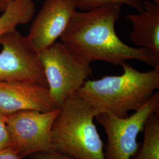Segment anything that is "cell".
I'll return each instance as SVG.
<instances>
[{
	"instance_id": "6da1fadb",
	"label": "cell",
	"mask_w": 159,
	"mask_h": 159,
	"mask_svg": "<svg viewBox=\"0 0 159 159\" xmlns=\"http://www.w3.org/2000/svg\"><path fill=\"white\" fill-rule=\"evenodd\" d=\"M121 7L75 12L60 39L90 64L102 61L121 66L127 60H137L159 70V60L151 51L129 46L116 34L115 24L120 17Z\"/></svg>"
},
{
	"instance_id": "7a4b0ae2",
	"label": "cell",
	"mask_w": 159,
	"mask_h": 159,
	"mask_svg": "<svg viewBox=\"0 0 159 159\" xmlns=\"http://www.w3.org/2000/svg\"><path fill=\"white\" fill-rule=\"evenodd\" d=\"M120 75L87 80L76 94L101 113L126 117L148 102L159 89V70L140 71L125 63Z\"/></svg>"
},
{
	"instance_id": "3957f363",
	"label": "cell",
	"mask_w": 159,
	"mask_h": 159,
	"mask_svg": "<svg viewBox=\"0 0 159 159\" xmlns=\"http://www.w3.org/2000/svg\"><path fill=\"white\" fill-rule=\"evenodd\" d=\"M101 112L76 93L60 107L51 130V150L75 159H105L94 120Z\"/></svg>"
},
{
	"instance_id": "277c9868",
	"label": "cell",
	"mask_w": 159,
	"mask_h": 159,
	"mask_svg": "<svg viewBox=\"0 0 159 159\" xmlns=\"http://www.w3.org/2000/svg\"><path fill=\"white\" fill-rule=\"evenodd\" d=\"M39 57L50 96L59 108L92 74L91 64L61 41L40 51Z\"/></svg>"
},
{
	"instance_id": "5b68a950",
	"label": "cell",
	"mask_w": 159,
	"mask_h": 159,
	"mask_svg": "<svg viewBox=\"0 0 159 159\" xmlns=\"http://www.w3.org/2000/svg\"><path fill=\"white\" fill-rule=\"evenodd\" d=\"M159 92L156 91L141 107L126 117H118L108 113L99 114L95 118L106 134L107 140L105 159H132L140 148L137 139L148 119L159 114Z\"/></svg>"
},
{
	"instance_id": "8992f818",
	"label": "cell",
	"mask_w": 159,
	"mask_h": 159,
	"mask_svg": "<svg viewBox=\"0 0 159 159\" xmlns=\"http://www.w3.org/2000/svg\"><path fill=\"white\" fill-rule=\"evenodd\" d=\"M60 111L25 110L4 116L10 147L22 158L50 150L51 130Z\"/></svg>"
},
{
	"instance_id": "52a82bcc",
	"label": "cell",
	"mask_w": 159,
	"mask_h": 159,
	"mask_svg": "<svg viewBox=\"0 0 159 159\" xmlns=\"http://www.w3.org/2000/svg\"><path fill=\"white\" fill-rule=\"evenodd\" d=\"M0 81H21L48 87L39 52L16 29L0 38Z\"/></svg>"
},
{
	"instance_id": "ba28073f",
	"label": "cell",
	"mask_w": 159,
	"mask_h": 159,
	"mask_svg": "<svg viewBox=\"0 0 159 159\" xmlns=\"http://www.w3.org/2000/svg\"><path fill=\"white\" fill-rule=\"evenodd\" d=\"M71 0H46L34 18L27 36L39 51L60 39L77 11Z\"/></svg>"
},
{
	"instance_id": "9c48e42d",
	"label": "cell",
	"mask_w": 159,
	"mask_h": 159,
	"mask_svg": "<svg viewBox=\"0 0 159 159\" xmlns=\"http://www.w3.org/2000/svg\"><path fill=\"white\" fill-rule=\"evenodd\" d=\"M58 108L47 87L26 82L0 81V114L2 116L25 110L46 112Z\"/></svg>"
},
{
	"instance_id": "30bf717a",
	"label": "cell",
	"mask_w": 159,
	"mask_h": 159,
	"mask_svg": "<svg viewBox=\"0 0 159 159\" xmlns=\"http://www.w3.org/2000/svg\"><path fill=\"white\" fill-rule=\"evenodd\" d=\"M125 18L131 23L132 42L149 50L159 60V4L145 0L142 11L127 14Z\"/></svg>"
},
{
	"instance_id": "8fae6325",
	"label": "cell",
	"mask_w": 159,
	"mask_h": 159,
	"mask_svg": "<svg viewBox=\"0 0 159 159\" xmlns=\"http://www.w3.org/2000/svg\"><path fill=\"white\" fill-rule=\"evenodd\" d=\"M35 12L34 0H12L0 16V38L19 25L29 23Z\"/></svg>"
},
{
	"instance_id": "7c38bea8",
	"label": "cell",
	"mask_w": 159,
	"mask_h": 159,
	"mask_svg": "<svg viewBox=\"0 0 159 159\" xmlns=\"http://www.w3.org/2000/svg\"><path fill=\"white\" fill-rule=\"evenodd\" d=\"M143 131V142L133 159H159V114L148 119Z\"/></svg>"
},
{
	"instance_id": "4fadbf2b",
	"label": "cell",
	"mask_w": 159,
	"mask_h": 159,
	"mask_svg": "<svg viewBox=\"0 0 159 159\" xmlns=\"http://www.w3.org/2000/svg\"><path fill=\"white\" fill-rule=\"evenodd\" d=\"M76 8L81 11H89L106 6L127 5L138 12L143 10L144 0H71Z\"/></svg>"
},
{
	"instance_id": "5bb4252c",
	"label": "cell",
	"mask_w": 159,
	"mask_h": 159,
	"mask_svg": "<svg viewBox=\"0 0 159 159\" xmlns=\"http://www.w3.org/2000/svg\"><path fill=\"white\" fill-rule=\"evenodd\" d=\"M10 147V140L4 117L0 114V150Z\"/></svg>"
},
{
	"instance_id": "9a60e30c",
	"label": "cell",
	"mask_w": 159,
	"mask_h": 159,
	"mask_svg": "<svg viewBox=\"0 0 159 159\" xmlns=\"http://www.w3.org/2000/svg\"><path fill=\"white\" fill-rule=\"evenodd\" d=\"M34 159H75L67 154L60 153L56 150H50L41 152L33 154Z\"/></svg>"
},
{
	"instance_id": "2e32d148",
	"label": "cell",
	"mask_w": 159,
	"mask_h": 159,
	"mask_svg": "<svg viewBox=\"0 0 159 159\" xmlns=\"http://www.w3.org/2000/svg\"><path fill=\"white\" fill-rule=\"evenodd\" d=\"M0 159H23L11 147L0 150Z\"/></svg>"
},
{
	"instance_id": "e0dca14e",
	"label": "cell",
	"mask_w": 159,
	"mask_h": 159,
	"mask_svg": "<svg viewBox=\"0 0 159 159\" xmlns=\"http://www.w3.org/2000/svg\"><path fill=\"white\" fill-rule=\"evenodd\" d=\"M12 0H0V12H3Z\"/></svg>"
},
{
	"instance_id": "ac0fdd59",
	"label": "cell",
	"mask_w": 159,
	"mask_h": 159,
	"mask_svg": "<svg viewBox=\"0 0 159 159\" xmlns=\"http://www.w3.org/2000/svg\"><path fill=\"white\" fill-rule=\"evenodd\" d=\"M152 1L154 2V3H156V4H159V0H152Z\"/></svg>"
}]
</instances>
